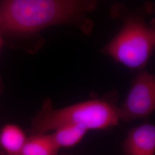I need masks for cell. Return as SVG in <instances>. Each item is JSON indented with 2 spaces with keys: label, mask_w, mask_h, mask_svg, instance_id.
Segmentation results:
<instances>
[{
  "label": "cell",
  "mask_w": 155,
  "mask_h": 155,
  "mask_svg": "<svg viewBox=\"0 0 155 155\" xmlns=\"http://www.w3.org/2000/svg\"><path fill=\"white\" fill-rule=\"evenodd\" d=\"M97 8L93 0H5L0 2V32L33 37L46 28L72 25L90 35L94 22L89 13Z\"/></svg>",
  "instance_id": "1"
},
{
  "label": "cell",
  "mask_w": 155,
  "mask_h": 155,
  "mask_svg": "<svg viewBox=\"0 0 155 155\" xmlns=\"http://www.w3.org/2000/svg\"><path fill=\"white\" fill-rule=\"evenodd\" d=\"M152 11L150 4L133 11L122 4H114L111 8V16L121 19L123 24L101 52L129 69L143 70L155 48V24L149 25L145 20Z\"/></svg>",
  "instance_id": "2"
},
{
  "label": "cell",
  "mask_w": 155,
  "mask_h": 155,
  "mask_svg": "<svg viewBox=\"0 0 155 155\" xmlns=\"http://www.w3.org/2000/svg\"><path fill=\"white\" fill-rule=\"evenodd\" d=\"M120 122L118 107L111 100L93 99L54 109L52 101L45 100L33 118L31 134L47 133L65 125H82L89 130H103Z\"/></svg>",
  "instance_id": "3"
},
{
  "label": "cell",
  "mask_w": 155,
  "mask_h": 155,
  "mask_svg": "<svg viewBox=\"0 0 155 155\" xmlns=\"http://www.w3.org/2000/svg\"><path fill=\"white\" fill-rule=\"evenodd\" d=\"M155 109V75L142 70L133 80L126 98L118 107L120 121L129 122L147 118Z\"/></svg>",
  "instance_id": "4"
},
{
  "label": "cell",
  "mask_w": 155,
  "mask_h": 155,
  "mask_svg": "<svg viewBox=\"0 0 155 155\" xmlns=\"http://www.w3.org/2000/svg\"><path fill=\"white\" fill-rule=\"evenodd\" d=\"M124 151L125 155H155V125L146 122L129 130Z\"/></svg>",
  "instance_id": "5"
},
{
  "label": "cell",
  "mask_w": 155,
  "mask_h": 155,
  "mask_svg": "<svg viewBox=\"0 0 155 155\" xmlns=\"http://www.w3.org/2000/svg\"><path fill=\"white\" fill-rule=\"evenodd\" d=\"M27 135L15 124H6L0 131V155H22Z\"/></svg>",
  "instance_id": "6"
},
{
  "label": "cell",
  "mask_w": 155,
  "mask_h": 155,
  "mask_svg": "<svg viewBox=\"0 0 155 155\" xmlns=\"http://www.w3.org/2000/svg\"><path fill=\"white\" fill-rule=\"evenodd\" d=\"M88 130L82 125H65L57 128L50 136L58 149L70 148L80 143Z\"/></svg>",
  "instance_id": "7"
},
{
  "label": "cell",
  "mask_w": 155,
  "mask_h": 155,
  "mask_svg": "<svg viewBox=\"0 0 155 155\" xmlns=\"http://www.w3.org/2000/svg\"><path fill=\"white\" fill-rule=\"evenodd\" d=\"M59 150L50 134L39 133L27 137L22 155H58Z\"/></svg>",
  "instance_id": "8"
},
{
  "label": "cell",
  "mask_w": 155,
  "mask_h": 155,
  "mask_svg": "<svg viewBox=\"0 0 155 155\" xmlns=\"http://www.w3.org/2000/svg\"><path fill=\"white\" fill-rule=\"evenodd\" d=\"M3 43V39H2V33L0 32V51L2 47V45Z\"/></svg>",
  "instance_id": "9"
},
{
  "label": "cell",
  "mask_w": 155,
  "mask_h": 155,
  "mask_svg": "<svg viewBox=\"0 0 155 155\" xmlns=\"http://www.w3.org/2000/svg\"><path fill=\"white\" fill-rule=\"evenodd\" d=\"M68 155V154H63V155Z\"/></svg>",
  "instance_id": "10"
}]
</instances>
